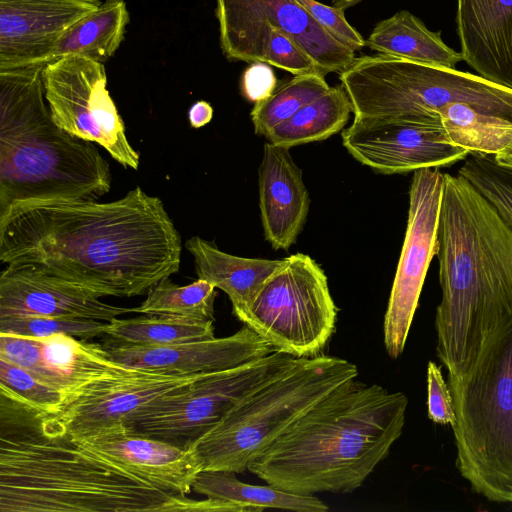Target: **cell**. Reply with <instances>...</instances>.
<instances>
[{
  "instance_id": "8fae6325",
  "label": "cell",
  "mask_w": 512,
  "mask_h": 512,
  "mask_svg": "<svg viewBox=\"0 0 512 512\" xmlns=\"http://www.w3.org/2000/svg\"><path fill=\"white\" fill-rule=\"evenodd\" d=\"M220 46L230 61L263 62L274 28L290 35L326 75L342 72L355 52L324 30L297 0H217Z\"/></svg>"
},
{
  "instance_id": "e0dca14e",
  "label": "cell",
  "mask_w": 512,
  "mask_h": 512,
  "mask_svg": "<svg viewBox=\"0 0 512 512\" xmlns=\"http://www.w3.org/2000/svg\"><path fill=\"white\" fill-rule=\"evenodd\" d=\"M100 0H0V70L47 65L61 36Z\"/></svg>"
},
{
  "instance_id": "e575fe53",
  "label": "cell",
  "mask_w": 512,
  "mask_h": 512,
  "mask_svg": "<svg viewBox=\"0 0 512 512\" xmlns=\"http://www.w3.org/2000/svg\"><path fill=\"white\" fill-rule=\"evenodd\" d=\"M264 63L292 75L311 72L321 73L300 45L290 35L278 28H274L269 36L264 53Z\"/></svg>"
},
{
  "instance_id": "30bf717a",
  "label": "cell",
  "mask_w": 512,
  "mask_h": 512,
  "mask_svg": "<svg viewBox=\"0 0 512 512\" xmlns=\"http://www.w3.org/2000/svg\"><path fill=\"white\" fill-rule=\"evenodd\" d=\"M295 359L275 350L239 366L210 373L187 387L150 401L123 424L131 432L191 449L236 404Z\"/></svg>"
},
{
  "instance_id": "d4e9b609",
  "label": "cell",
  "mask_w": 512,
  "mask_h": 512,
  "mask_svg": "<svg viewBox=\"0 0 512 512\" xmlns=\"http://www.w3.org/2000/svg\"><path fill=\"white\" fill-rule=\"evenodd\" d=\"M129 23L124 0H105L95 11L76 21L54 46L48 64L70 55L104 63L119 48Z\"/></svg>"
},
{
  "instance_id": "f1b7e54d",
  "label": "cell",
  "mask_w": 512,
  "mask_h": 512,
  "mask_svg": "<svg viewBox=\"0 0 512 512\" xmlns=\"http://www.w3.org/2000/svg\"><path fill=\"white\" fill-rule=\"evenodd\" d=\"M105 336L115 343L137 346H167L216 337L213 321L145 314L113 319Z\"/></svg>"
},
{
  "instance_id": "44dd1931",
  "label": "cell",
  "mask_w": 512,
  "mask_h": 512,
  "mask_svg": "<svg viewBox=\"0 0 512 512\" xmlns=\"http://www.w3.org/2000/svg\"><path fill=\"white\" fill-rule=\"evenodd\" d=\"M258 191L265 239L275 250H288L301 233L310 207L302 170L289 148L268 141L264 144Z\"/></svg>"
},
{
  "instance_id": "d6986e66",
  "label": "cell",
  "mask_w": 512,
  "mask_h": 512,
  "mask_svg": "<svg viewBox=\"0 0 512 512\" xmlns=\"http://www.w3.org/2000/svg\"><path fill=\"white\" fill-rule=\"evenodd\" d=\"M104 347L115 361L126 366L182 374L213 373L275 351L247 325L230 336L220 338L167 346H137L109 341Z\"/></svg>"
},
{
  "instance_id": "3957f363",
  "label": "cell",
  "mask_w": 512,
  "mask_h": 512,
  "mask_svg": "<svg viewBox=\"0 0 512 512\" xmlns=\"http://www.w3.org/2000/svg\"><path fill=\"white\" fill-rule=\"evenodd\" d=\"M435 255L442 291L436 352L453 384L512 316V231L459 175L444 174Z\"/></svg>"
},
{
  "instance_id": "f546056e",
  "label": "cell",
  "mask_w": 512,
  "mask_h": 512,
  "mask_svg": "<svg viewBox=\"0 0 512 512\" xmlns=\"http://www.w3.org/2000/svg\"><path fill=\"white\" fill-rule=\"evenodd\" d=\"M215 298L216 287L204 279L180 286L167 277L148 290L146 299L134 312L214 321Z\"/></svg>"
},
{
  "instance_id": "ab89813d",
  "label": "cell",
  "mask_w": 512,
  "mask_h": 512,
  "mask_svg": "<svg viewBox=\"0 0 512 512\" xmlns=\"http://www.w3.org/2000/svg\"><path fill=\"white\" fill-rule=\"evenodd\" d=\"M494 158L499 164L512 168V142L506 148L494 155Z\"/></svg>"
},
{
  "instance_id": "7c38bea8",
  "label": "cell",
  "mask_w": 512,
  "mask_h": 512,
  "mask_svg": "<svg viewBox=\"0 0 512 512\" xmlns=\"http://www.w3.org/2000/svg\"><path fill=\"white\" fill-rule=\"evenodd\" d=\"M45 98L54 123L68 133L96 143L124 167L139 166L125 126L107 86L103 63L70 55L45 65Z\"/></svg>"
},
{
  "instance_id": "52a82bcc",
  "label": "cell",
  "mask_w": 512,
  "mask_h": 512,
  "mask_svg": "<svg viewBox=\"0 0 512 512\" xmlns=\"http://www.w3.org/2000/svg\"><path fill=\"white\" fill-rule=\"evenodd\" d=\"M358 369L348 360L296 358L247 395L192 447L201 470L242 473L249 462Z\"/></svg>"
},
{
  "instance_id": "277c9868",
  "label": "cell",
  "mask_w": 512,
  "mask_h": 512,
  "mask_svg": "<svg viewBox=\"0 0 512 512\" xmlns=\"http://www.w3.org/2000/svg\"><path fill=\"white\" fill-rule=\"evenodd\" d=\"M407 406L402 392L349 380L258 453L247 471L295 494L350 493L388 456Z\"/></svg>"
},
{
  "instance_id": "f35d334b",
  "label": "cell",
  "mask_w": 512,
  "mask_h": 512,
  "mask_svg": "<svg viewBox=\"0 0 512 512\" xmlns=\"http://www.w3.org/2000/svg\"><path fill=\"white\" fill-rule=\"evenodd\" d=\"M213 117L212 106L203 100L195 102L188 112L190 125L193 128H200L208 124Z\"/></svg>"
},
{
  "instance_id": "836d02e7",
  "label": "cell",
  "mask_w": 512,
  "mask_h": 512,
  "mask_svg": "<svg viewBox=\"0 0 512 512\" xmlns=\"http://www.w3.org/2000/svg\"><path fill=\"white\" fill-rule=\"evenodd\" d=\"M108 322L46 316H17L0 318V333L26 337H46L65 334L89 340L104 336Z\"/></svg>"
},
{
  "instance_id": "ffe728a7",
  "label": "cell",
  "mask_w": 512,
  "mask_h": 512,
  "mask_svg": "<svg viewBox=\"0 0 512 512\" xmlns=\"http://www.w3.org/2000/svg\"><path fill=\"white\" fill-rule=\"evenodd\" d=\"M70 435L80 444L126 465L159 487L178 494L187 495L192 491L193 480L201 470L193 448L184 449L131 432L123 423Z\"/></svg>"
},
{
  "instance_id": "83f0119b",
  "label": "cell",
  "mask_w": 512,
  "mask_h": 512,
  "mask_svg": "<svg viewBox=\"0 0 512 512\" xmlns=\"http://www.w3.org/2000/svg\"><path fill=\"white\" fill-rule=\"evenodd\" d=\"M437 114L448 141L470 153L496 155L512 142V122L463 103H450Z\"/></svg>"
},
{
  "instance_id": "d590c367",
  "label": "cell",
  "mask_w": 512,
  "mask_h": 512,
  "mask_svg": "<svg viewBox=\"0 0 512 512\" xmlns=\"http://www.w3.org/2000/svg\"><path fill=\"white\" fill-rule=\"evenodd\" d=\"M311 17L336 40L354 52L366 47V40L346 20L344 10L317 0H297Z\"/></svg>"
},
{
  "instance_id": "1f68e13d",
  "label": "cell",
  "mask_w": 512,
  "mask_h": 512,
  "mask_svg": "<svg viewBox=\"0 0 512 512\" xmlns=\"http://www.w3.org/2000/svg\"><path fill=\"white\" fill-rule=\"evenodd\" d=\"M458 175L496 209L512 231V168L499 164L494 155L472 153L465 158Z\"/></svg>"
},
{
  "instance_id": "ac0fdd59",
  "label": "cell",
  "mask_w": 512,
  "mask_h": 512,
  "mask_svg": "<svg viewBox=\"0 0 512 512\" xmlns=\"http://www.w3.org/2000/svg\"><path fill=\"white\" fill-rule=\"evenodd\" d=\"M99 294L24 265H6L0 274V318L46 316L110 322L134 308L111 305Z\"/></svg>"
},
{
  "instance_id": "8992f818",
  "label": "cell",
  "mask_w": 512,
  "mask_h": 512,
  "mask_svg": "<svg viewBox=\"0 0 512 512\" xmlns=\"http://www.w3.org/2000/svg\"><path fill=\"white\" fill-rule=\"evenodd\" d=\"M448 385L461 476L489 501L512 504V316L496 328L469 371Z\"/></svg>"
},
{
  "instance_id": "7402d4cb",
  "label": "cell",
  "mask_w": 512,
  "mask_h": 512,
  "mask_svg": "<svg viewBox=\"0 0 512 512\" xmlns=\"http://www.w3.org/2000/svg\"><path fill=\"white\" fill-rule=\"evenodd\" d=\"M463 61L478 76L512 90V0H456Z\"/></svg>"
},
{
  "instance_id": "4fadbf2b",
  "label": "cell",
  "mask_w": 512,
  "mask_h": 512,
  "mask_svg": "<svg viewBox=\"0 0 512 512\" xmlns=\"http://www.w3.org/2000/svg\"><path fill=\"white\" fill-rule=\"evenodd\" d=\"M444 174L439 168L413 172L405 238L384 317L387 354L398 358L405 347L425 277L436 253Z\"/></svg>"
},
{
  "instance_id": "603a6c76",
  "label": "cell",
  "mask_w": 512,
  "mask_h": 512,
  "mask_svg": "<svg viewBox=\"0 0 512 512\" xmlns=\"http://www.w3.org/2000/svg\"><path fill=\"white\" fill-rule=\"evenodd\" d=\"M185 247L194 258L198 278L228 296L236 317L250 306L266 280L284 263V259L234 256L198 236L189 238Z\"/></svg>"
},
{
  "instance_id": "484cf974",
  "label": "cell",
  "mask_w": 512,
  "mask_h": 512,
  "mask_svg": "<svg viewBox=\"0 0 512 512\" xmlns=\"http://www.w3.org/2000/svg\"><path fill=\"white\" fill-rule=\"evenodd\" d=\"M192 491L206 498L231 502L260 512L265 508L301 512H325L327 505L314 495H300L269 484L252 485L241 482L235 473L221 470H200L192 483Z\"/></svg>"
},
{
  "instance_id": "4316f807",
  "label": "cell",
  "mask_w": 512,
  "mask_h": 512,
  "mask_svg": "<svg viewBox=\"0 0 512 512\" xmlns=\"http://www.w3.org/2000/svg\"><path fill=\"white\" fill-rule=\"evenodd\" d=\"M351 113L352 104L344 87H330L274 126L265 137L268 142L285 148L322 141L342 131Z\"/></svg>"
},
{
  "instance_id": "d6a6232c",
  "label": "cell",
  "mask_w": 512,
  "mask_h": 512,
  "mask_svg": "<svg viewBox=\"0 0 512 512\" xmlns=\"http://www.w3.org/2000/svg\"><path fill=\"white\" fill-rule=\"evenodd\" d=\"M0 395L46 415L61 412L69 396L42 383L27 370L0 358Z\"/></svg>"
},
{
  "instance_id": "9a60e30c",
  "label": "cell",
  "mask_w": 512,
  "mask_h": 512,
  "mask_svg": "<svg viewBox=\"0 0 512 512\" xmlns=\"http://www.w3.org/2000/svg\"><path fill=\"white\" fill-rule=\"evenodd\" d=\"M0 358L66 393L70 403L95 384L136 369L115 361L104 345L65 334L26 337L0 333Z\"/></svg>"
},
{
  "instance_id": "7a4b0ae2",
  "label": "cell",
  "mask_w": 512,
  "mask_h": 512,
  "mask_svg": "<svg viewBox=\"0 0 512 512\" xmlns=\"http://www.w3.org/2000/svg\"><path fill=\"white\" fill-rule=\"evenodd\" d=\"M211 499L165 490L4 396L0 512H211Z\"/></svg>"
},
{
  "instance_id": "9c48e42d",
  "label": "cell",
  "mask_w": 512,
  "mask_h": 512,
  "mask_svg": "<svg viewBox=\"0 0 512 512\" xmlns=\"http://www.w3.org/2000/svg\"><path fill=\"white\" fill-rule=\"evenodd\" d=\"M237 318L275 350L306 358L326 346L337 307L324 270L310 256L296 253L284 258Z\"/></svg>"
},
{
  "instance_id": "4dcf8cb0",
  "label": "cell",
  "mask_w": 512,
  "mask_h": 512,
  "mask_svg": "<svg viewBox=\"0 0 512 512\" xmlns=\"http://www.w3.org/2000/svg\"><path fill=\"white\" fill-rule=\"evenodd\" d=\"M325 75L303 73L277 87L267 98L254 103L250 113L257 135L265 136L274 126L329 90Z\"/></svg>"
},
{
  "instance_id": "cb8c5ba5",
  "label": "cell",
  "mask_w": 512,
  "mask_h": 512,
  "mask_svg": "<svg viewBox=\"0 0 512 512\" xmlns=\"http://www.w3.org/2000/svg\"><path fill=\"white\" fill-rule=\"evenodd\" d=\"M372 51L414 62L455 69L461 52L447 46L441 32L429 30L414 14L400 10L379 21L366 39Z\"/></svg>"
},
{
  "instance_id": "74e56055",
  "label": "cell",
  "mask_w": 512,
  "mask_h": 512,
  "mask_svg": "<svg viewBox=\"0 0 512 512\" xmlns=\"http://www.w3.org/2000/svg\"><path fill=\"white\" fill-rule=\"evenodd\" d=\"M276 88L275 73L271 65L267 63H250L242 75V94L247 100L254 103L269 97Z\"/></svg>"
},
{
  "instance_id": "2e32d148",
  "label": "cell",
  "mask_w": 512,
  "mask_h": 512,
  "mask_svg": "<svg viewBox=\"0 0 512 512\" xmlns=\"http://www.w3.org/2000/svg\"><path fill=\"white\" fill-rule=\"evenodd\" d=\"M208 374H182L136 367L130 373L95 384L61 412L47 416L72 435L88 433L123 423L150 401L187 387Z\"/></svg>"
},
{
  "instance_id": "ba28073f",
  "label": "cell",
  "mask_w": 512,
  "mask_h": 512,
  "mask_svg": "<svg viewBox=\"0 0 512 512\" xmlns=\"http://www.w3.org/2000/svg\"><path fill=\"white\" fill-rule=\"evenodd\" d=\"M339 79L354 116L441 125L437 112L463 102L512 122V90L456 69L377 53L355 57Z\"/></svg>"
},
{
  "instance_id": "5bb4252c",
  "label": "cell",
  "mask_w": 512,
  "mask_h": 512,
  "mask_svg": "<svg viewBox=\"0 0 512 512\" xmlns=\"http://www.w3.org/2000/svg\"><path fill=\"white\" fill-rule=\"evenodd\" d=\"M341 136L354 159L382 174L446 167L470 154L451 144L441 125L385 117L354 116Z\"/></svg>"
},
{
  "instance_id": "5b68a950",
  "label": "cell",
  "mask_w": 512,
  "mask_h": 512,
  "mask_svg": "<svg viewBox=\"0 0 512 512\" xmlns=\"http://www.w3.org/2000/svg\"><path fill=\"white\" fill-rule=\"evenodd\" d=\"M43 65L0 70V215L53 200H98L109 164L93 142L58 127L46 104Z\"/></svg>"
},
{
  "instance_id": "6da1fadb",
  "label": "cell",
  "mask_w": 512,
  "mask_h": 512,
  "mask_svg": "<svg viewBox=\"0 0 512 512\" xmlns=\"http://www.w3.org/2000/svg\"><path fill=\"white\" fill-rule=\"evenodd\" d=\"M181 251L163 202L139 186L112 202H31L0 215L2 264L34 267L101 297L147 293L179 271Z\"/></svg>"
},
{
  "instance_id": "60d3db41",
  "label": "cell",
  "mask_w": 512,
  "mask_h": 512,
  "mask_svg": "<svg viewBox=\"0 0 512 512\" xmlns=\"http://www.w3.org/2000/svg\"><path fill=\"white\" fill-rule=\"evenodd\" d=\"M363 0H331V5L341 10H347Z\"/></svg>"
},
{
  "instance_id": "8d00e7d4",
  "label": "cell",
  "mask_w": 512,
  "mask_h": 512,
  "mask_svg": "<svg viewBox=\"0 0 512 512\" xmlns=\"http://www.w3.org/2000/svg\"><path fill=\"white\" fill-rule=\"evenodd\" d=\"M427 415L440 425L453 426L456 420L453 397L439 367L429 361L427 365Z\"/></svg>"
}]
</instances>
